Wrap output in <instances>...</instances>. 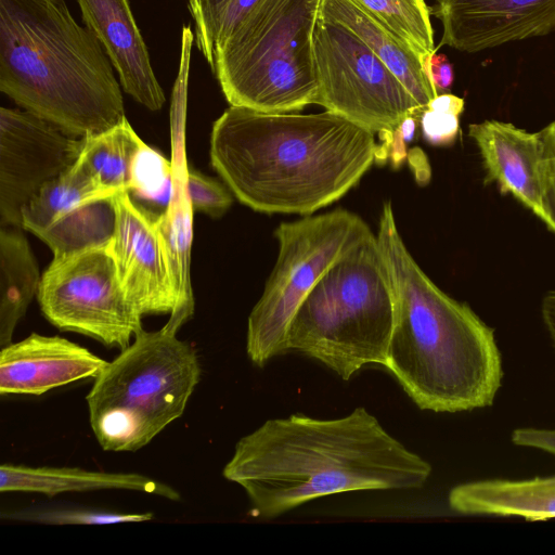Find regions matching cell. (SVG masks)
Listing matches in <instances>:
<instances>
[{
	"mask_svg": "<svg viewBox=\"0 0 555 555\" xmlns=\"http://www.w3.org/2000/svg\"><path fill=\"white\" fill-rule=\"evenodd\" d=\"M460 115L429 102L418 118L424 139L431 145L452 144L460 131Z\"/></svg>",
	"mask_w": 555,
	"mask_h": 555,
	"instance_id": "obj_30",
	"label": "cell"
},
{
	"mask_svg": "<svg viewBox=\"0 0 555 555\" xmlns=\"http://www.w3.org/2000/svg\"><path fill=\"white\" fill-rule=\"evenodd\" d=\"M486 169V182H495L502 193L512 194L541 219L540 132H529L512 122L487 119L470 124Z\"/></svg>",
	"mask_w": 555,
	"mask_h": 555,
	"instance_id": "obj_17",
	"label": "cell"
},
{
	"mask_svg": "<svg viewBox=\"0 0 555 555\" xmlns=\"http://www.w3.org/2000/svg\"><path fill=\"white\" fill-rule=\"evenodd\" d=\"M171 162L145 144L133 165L129 193L150 202L167 205L171 194Z\"/></svg>",
	"mask_w": 555,
	"mask_h": 555,
	"instance_id": "obj_26",
	"label": "cell"
},
{
	"mask_svg": "<svg viewBox=\"0 0 555 555\" xmlns=\"http://www.w3.org/2000/svg\"><path fill=\"white\" fill-rule=\"evenodd\" d=\"M317 103L374 132L392 131L423 108L351 30L319 15L313 33Z\"/></svg>",
	"mask_w": 555,
	"mask_h": 555,
	"instance_id": "obj_9",
	"label": "cell"
},
{
	"mask_svg": "<svg viewBox=\"0 0 555 555\" xmlns=\"http://www.w3.org/2000/svg\"><path fill=\"white\" fill-rule=\"evenodd\" d=\"M440 46L480 52L555 30V0H436Z\"/></svg>",
	"mask_w": 555,
	"mask_h": 555,
	"instance_id": "obj_14",
	"label": "cell"
},
{
	"mask_svg": "<svg viewBox=\"0 0 555 555\" xmlns=\"http://www.w3.org/2000/svg\"><path fill=\"white\" fill-rule=\"evenodd\" d=\"M322 0H262L214 54L227 101L262 113L317 103L313 33Z\"/></svg>",
	"mask_w": 555,
	"mask_h": 555,
	"instance_id": "obj_7",
	"label": "cell"
},
{
	"mask_svg": "<svg viewBox=\"0 0 555 555\" xmlns=\"http://www.w3.org/2000/svg\"><path fill=\"white\" fill-rule=\"evenodd\" d=\"M107 361L61 336L31 333L1 347L0 393L39 396L51 389L95 378Z\"/></svg>",
	"mask_w": 555,
	"mask_h": 555,
	"instance_id": "obj_15",
	"label": "cell"
},
{
	"mask_svg": "<svg viewBox=\"0 0 555 555\" xmlns=\"http://www.w3.org/2000/svg\"><path fill=\"white\" fill-rule=\"evenodd\" d=\"M182 139L183 135H179L172 144V182L169 202L165 210L155 216L157 229L167 249L177 293V309L169 317L167 324L178 331L194 313L190 275L194 210L188 195L189 169Z\"/></svg>",
	"mask_w": 555,
	"mask_h": 555,
	"instance_id": "obj_19",
	"label": "cell"
},
{
	"mask_svg": "<svg viewBox=\"0 0 555 555\" xmlns=\"http://www.w3.org/2000/svg\"><path fill=\"white\" fill-rule=\"evenodd\" d=\"M94 34L64 0H0V90L72 135L125 116L120 81Z\"/></svg>",
	"mask_w": 555,
	"mask_h": 555,
	"instance_id": "obj_4",
	"label": "cell"
},
{
	"mask_svg": "<svg viewBox=\"0 0 555 555\" xmlns=\"http://www.w3.org/2000/svg\"><path fill=\"white\" fill-rule=\"evenodd\" d=\"M512 441L519 447L540 449L555 455V429L517 428L512 434Z\"/></svg>",
	"mask_w": 555,
	"mask_h": 555,
	"instance_id": "obj_32",
	"label": "cell"
},
{
	"mask_svg": "<svg viewBox=\"0 0 555 555\" xmlns=\"http://www.w3.org/2000/svg\"><path fill=\"white\" fill-rule=\"evenodd\" d=\"M430 474L427 461L362 406L331 420L301 413L268 420L237 441L223 468L262 518L343 492L418 489Z\"/></svg>",
	"mask_w": 555,
	"mask_h": 555,
	"instance_id": "obj_1",
	"label": "cell"
},
{
	"mask_svg": "<svg viewBox=\"0 0 555 555\" xmlns=\"http://www.w3.org/2000/svg\"><path fill=\"white\" fill-rule=\"evenodd\" d=\"M397 295L377 236L369 230L327 268L294 314L286 351L318 360L344 380L385 365Z\"/></svg>",
	"mask_w": 555,
	"mask_h": 555,
	"instance_id": "obj_5",
	"label": "cell"
},
{
	"mask_svg": "<svg viewBox=\"0 0 555 555\" xmlns=\"http://www.w3.org/2000/svg\"><path fill=\"white\" fill-rule=\"evenodd\" d=\"M539 132L542 142L540 163L541 220L555 234V120Z\"/></svg>",
	"mask_w": 555,
	"mask_h": 555,
	"instance_id": "obj_29",
	"label": "cell"
},
{
	"mask_svg": "<svg viewBox=\"0 0 555 555\" xmlns=\"http://www.w3.org/2000/svg\"><path fill=\"white\" fill-rule=\"evenodd\" d=\"M377 144L374 132L331 111L262 113L230 105L214 122L210 159L251 209L310 215L360 181Z\"/></svg>",
	"mask_w": 555,
	"mask_h": 555,
	"instance_id": "obj_2",
	"label": "cell"
},
{
	"mask_svg": "<svg viewBox=\"0 0 555 555\" xmlns=\"http://www.w3.org/2000/svg\"><path fill=\"white\" fill-rule=\"evenodd\" d=\"M186 189L194 211L220 217L232 205L230 189L196 170H188Z\"/></svg>",
	"mask_w": 555,
	"mask_h": 555,
	"instance_id": "obj_28",
	"label": "cell"
},
{
	"mask_svg": "<svg viewBox=\"0 0 555 555\" xmlns=\"http://www.w3.org/2000/svg\"><path fill=\"white\" fill-rule=\"evenodd\" d=\"M43 315L55 327L91 337L108 348H127L143 330L107 248L54 257L38 293Z\"/></svg>",
	"mask_w": 555,
	"mask_h": 555,
	"instance_id": "obj_10",
	"label": "cell"
},
{
	"mask_svg": "<svg viewBox=\"0 0 555 555\" xmlns=\"http://www.w3.org/2000/svg\"><path fill=\"white\" fill-rule=\"evenodd\" d=\"M22 227L0 229V345L12 343L14 330L37 295L40 274Z\"/></svg>",
	"mask_w": 555,
	"mask_h": 555,
	"instance_id": "obj_22",
	"label": "cell"
},
{
	"mask_svg": "<svg viewBox=\"0 0 555 555\" xmlns=\"http://www.w3.org/2000/svg\"><path fill=\"white\" fill-rule=\"evenodd\" d=\"M406 42L423 60L436 52L425 0H353Z\"/></svg>",
	"mask_w": 555,
	"mask_h": 555,
	"instance_id": "obj_24",
	"label": "cell"
},
{
	"mask_svg": "<svg viewBox=\"0 0 555 555\" xmlns=\"http://www.w3.org/2000/svg\"><path fill=\"white\" fill-rule=\"evenodd\" d=\"M82 21L99 39L121 88L150 111L166 102L129 0H77Z\"/></svg>",
	"mask_w": 555,
	"mask_h": 555,
	"instance_id": "obj_16",
	"label": "cell"
},
{
	"mask_svg": "<svg viewBox=\"0 0 555 555\" xmlns=\"http://www.w3.org/2000/svg\"><path fill=\"white\" fill-rule=\"evenodd\" d=\"M177 333L168 324L140 331L94 378L86 400L103 450H140L184 413L201 364L195 348Z\"/></svg>",
	"mask_w": 555,
	"mask_h": 555,
	"instance_id": "obj_6",
	"label": "cell"
},
{
	"mask_svg": "<svg viewBox=\"0 0 555 555\" xmlns=\"http://www.w3.org/2000/svg\"><path fill=\"white\" fill-rule=\"evenodd\" d=\"M450 507L462 514L520 516L527 520L555 518V476L528 480L490 479L451 489Z\"/></svg>",
	"mask_w": 555,
	"mask_h": 555,
	"instance_id": "obj_21",
	"label": "cell"
},
{
	"mask_svg": "<svg viewBox=\"0 0 555 555\" xmlns=\"http://www.w3.org/2000/svg\"><path fill=\"white\" fill-rule=\"evenodd\" d=\"M152 513H115L79 508L14 512L8 518L46 525H115L149 521Z\"/></svg>",
	"mask_w": 555,
	"mask_h": 555,
	"instance_id": "obj_27",
	"label": "cell"
},
{
	"mask_svg": "<svg viewBox=\"0 0 555 555\" xmlns=\"http://www.w3.org/2000/svg\"><path fill=\"white\" fill-rule=\"evenodd\" d=\"M116 222L107 248L129 302L145 314L172 315L177 293L155 215L137 205L129 192L114 198Z\"/></svg>",
	"mask_w": 555,
	"mask_h": 555,
	"instance_id": "obj_13",
	"label": "cell"
},
{
	"mask_svg": "<svg viewBox=\"0 0 555 555\" xmlns=\"http://www.w3.org/2000/svg\"><path fill=\"white\" fill-rule=\"evenodd\" d=\"M145 143L125 118L115 127L82 138L76 164L105 192H129L135 158Z\"/></svg>",
	"mask_w": 555,
	"mask_h": 555,
	"instance_id": "obj_23",
	"label": "cell"
},
{
	"mask_svg": "<svg viewBox=\"0 0 555 555\" xmlns=\"http://www.w3.org/2000/svg\"><path fill=\"white\" fill-rule=\"evenodd\" d=\"M376 236L397 295L384 366L421 410L490 406L503 377L494 330L425 274L398 231L389 202Z\"/></svg>",
	"mask_w": 555,
	"mask_h": 555,
	"instance_id": "obj_3",
	"label": "cell"
},
{
	"mask_svg": "<svg viewBox=\"0 0 555 555\" xmlns=\"http://www.w3.org/2000/svg\"><path fill=\"white\" fill-rule=\"evenodd\" d=\"M262 0H189L195 43L210 68L221 44Z\"/></svg>",
	"mask_w": 555,
	"mask_h": 555,
	"instance_id": "obj_25",
	"label": "cell"
},
{
	"mask_svg": "<svg viewBox=\"0 0 555 555\" xmlns=\"http://www.w3.org/2000/svg\"><path fill=\"white\" fill-rule=\"evenodd\" d=\"M541 317L552 345L555 348V289L547 292L543 297Z\"/></svg>",
	"mask_w": 555,
	"mask_h": 555,
	"instance_id": "obj_33",
	"label": "cell"
},
{
	"mask_svg": "<svg viewBox=\"0 0 555 555\" xmlns=\"http://www.w3.org/2000/svg\"><path fill=\"white\" fill-rule=\"evenodd\" d=\"M81 146L82 138L28 111L1 107V227H22L24 206L47 182L74 166Z\"/></svg>",
	"mask_w": 555,
	"mask_h": 555,
	"instance_id": "obj_11",
	"label": "cell"
},
{
	"mask_svg": "<svg viewBox=\"0 0 555 555\" xmlns=\"http://www.w3.org/2000/svg\"><path fill=\"white\" fill-rule=\"evenodd\" d=\"M369 225L346 209L281 223L275 266L247 323L246 351L258 366L286 351L288 325L319 279Z\"/></svg>",
	"mask_w": 555,
	"mask_h": 555,
	"instance_id": "obj_8",
	"label": "cell"
},
{
	"mask_svg": "<svg viewBox=\"0 0 555 555\" xmlns=\"http://www.w3.org/2000/svg\"><path fill=\"white\" fill-rule=\"evenodd\" d=\"M320 15L360 38L425 107L438 93L425 75L420 55L353 0H322Z\"/></svg>",
	"mask_w": 555,
	"mask_h": 555,
	"instance_id": "obj_20",
	"label": "cell"
},
{
	"mask_svg": "<svg viewBox=\"0 0 555 555\" xmlns=\"http://www.w3.org/2000/svg\"><path fill=\"white\" fill-rule=\"evenodd\" d=\"M422 66L425 75L438 94L450 90L454 74L452 64L444 54L434 52L425 56L422 60Z\"/></svg>",
	"mask_w": 555,
	"mask_h": 555,
	"instance_id": "obj_31",
	"label": "cell"
},
{
	"mask_svg": "<svg viewBox=\"0 0 555 555\" xmlns=\"http://www.w3.org/2000/svg\"><path fill=\"white\" fill-rule=\"evenodd\" d=\"M130 490L179 501L180 493L170 486L137 473H107L79 467H31L2 464L1 492H33L54 496L66 492Z\"/></svg>",
	"mask_w": 555,
	"mask_h": 555,
	"instance_id": "obj_18",
	"label": "cell"
},
{
	"mask_svg": "<svg viewBox=\"0 0 555 555\" xmlns=\"http://www.w3.org/2000/svg\"><path fill=\"white\" fill-rule=\"evenodd\" d=\"M115 196L75 163L24 206L22 227L43 241L54 257L104 247L115 230Z\"/></svg>",
	"mask_w": 555,
	"mask_h": 555,
	"instance_id": "obj_12",
	"label": "cell"
}]
</instances>
